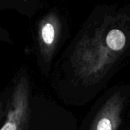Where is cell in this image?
I'll use <instances>...</instances> for the list:
<instances>
[{
  "mask_svg": "<svg viewBox=\"0 0 130 130\" xmlns=\"http://www.w3.org/2000/svg\"><path fill=\"white\" fill-rule=\"evenodd\" d=\"M106 43L109 48L113 51H121L126 45V38L123 31L118 29H113L107 35Z\"/></svg>",
  "mask_w": 130,
  "mask_h": 130,
  "instance_id": "obj_4",
  "label": "cell"
},
{
  "mask_svg": "<svg viewBox=\"0 0 130 130\" xmlns=\"http://www.w3.org/2000/svg\"><path fill=\"white\" fill-rule=\"evenodd\" d=\"M2 107V102H0V112H1Z\"/></svg>",
  "mask_w": 130,
  "mask_h": 130,
  "instance_id": "obj_5",
  "label": "cell"
},
{
  "mask_svg": "<svg viewBox=\"0 0 130 130\" xmlns=\"http://www.w3.org/2000/svg\"><path fill=\"white\" fill-rule=\"evenodd\" d=\"M60 33V22L56 15L48 14L40 21L38 29L40 53L45 62L52 58Z\"/></svg>",
  "mask_w": 130,
  "mask_h": 130,
  "instance_id": "obj_2",
  "label": "cell"
},
{
  "mask_svg": "<svg viewBox=\"0 0 130 130\" xmlns=\"http://www.w3.org/2000/svg\"><path fill=\"white\" fill-rule=\"evenodd\" d=\"M30 115L29 84L27 77L22 76L15 85L5 122L0 130H27Z\"/></svg>",
  "mask_w": 130,
  "mask_h": 130,
  "instance_id": "obj_1",
  "label": "cell"
},
{
  "mask_svg": "<svg viewBox=\"0 0 130 130\" xmlns=\"http://www.w3.org/2000/svg\"><path fill=\"white\" fill-rule=\"evenodd\" d=\"M111 105L104 110L92 130H113L114 127L117 126L120 120L118 114L119 108L113 106V104Z\"/></svg>",
  "mask_w": 130,
  "mask_h": 130,
  "instance_id": "obj_3",
  "label": "cell"
},
{
  "mask_svg": "<svg viewBox=\"0 0 130 130\" xmlns=\"http://www.w3.org/2000/svg\"><path fill=\"white\" fill-rule=\"evenodd\" d=\"M24 1H25V0H24Z\"/></svg>",
  "mask_w": 130,
  "mask_h": 130,
  "instance_id": "obj_6",
  "label": "cell"
}]
</instances>
